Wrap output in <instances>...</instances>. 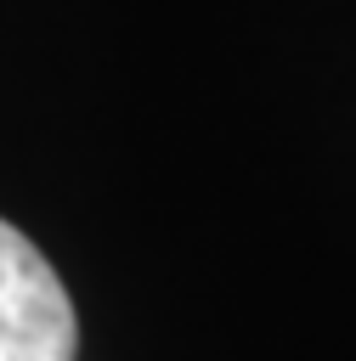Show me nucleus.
Segmentation results:
<instances>
[{"mask_svg":"<svg viewBox=\"0 0 356 361\" xmlns=\"http://www.w3.org/2000/svg\"><path fill=\"white\" fill-rule=\"evenodd\" d=\"M0 361H79L73 299L11 220H0Z\"/></svg>","mask_w":356,"mask_h":361,"instance_id":"f257e3e1","label":"nucleus"}]
</instances>
